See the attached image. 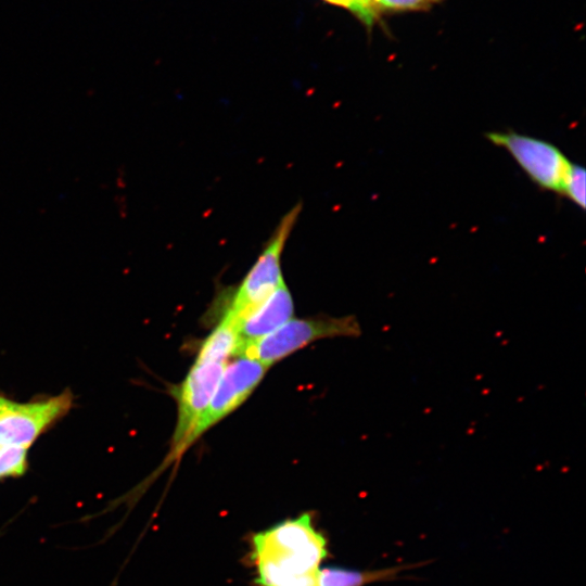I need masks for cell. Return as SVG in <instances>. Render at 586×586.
Returning <instances> with one entry per match:
<instances>
[{
    "label": "cell",
    "instance_id": "cell-7",
    "mask_svg": "<svg viewBox=\"0 0 586 586\" xmlns=\"http://www.w3.org/2000/svg\"><path fill=\"white\" fill-rule=\"evenodd\" d=\"M267 369L247 357H238L226 365L208 405L183 445V453L207 430L242 405L259 384Z\"/></svg>",
    "mask_w": 586,
    "mask_h": 586
},
{
    "label": "cell",
    "instance_id": "cell-9",
    "mask_svg": "<svg viewBox=\"0 0 586 586\" xmlns=\"http://www.w3.org/2000/svg\"><path fill=\"white\" fill-rule=\"evenodd\" d=\"M241 346L239 323L225 314L202 342L194 362H226L229 357H237Z\"/></svg>",
    "mask_w": 586,
    "mask_h": 586
},
{
    "label": "cell",
    "instance_id": "cell-12",
    "mask_svg": "<svg viewBox=\"0 0 586 586\" xmlns=\"http://www.w3.org/2000/svg\"><path fill=\"white\" fill-rule=\"evenodd\" d=\"M443 0H368L375 17L385 12L428 11Z\"/></svg>",
    "mask_w": 586,
    "mask_h": 586
},
{
    "label": "cell",
    "instance_id": "cell-15",
    "mask_svg": "<svg viewBox=\"0 0 586 586\" xmlns=\"http://www.w3.org/2000/svg\"><path fill=\"white\" fill-rule=\"evenodd\" d=\"M331 4H335V5H340V7H344V1L343 0H324Z\"/></svg>",
    "mask_w": 586,
    "mask_h": 586
},
{
    "label": "cell",
    "instance_id": "cell-2",
    "mask_svg": "<svg viewBox=\"0 0 586 586\" xmlns=\"http://www.w3.org/2000/svg\"><path fill=\"white\" fill-rule=\"evenodd\" d=\"M360 333V324L354 316L291 318L271 333L244 343L237 357H247L269 368L318 340L353 337L359 336Z\"/></svg>",
    "mask_w": 586,
    "mask_h": 586
},
{
    "label": "cell",
    "instance_id": "cell-11",
    "mask_svg": "<svg viewBox=\"0 0 586 586\" xmlns=\"http://www.w3.org/2000/svg\"><path fill=\"white\" fill-rule=\"evenodd\" d=\"M27 450L20 446H0V481L25 474L28 469Z\"/></svg>",
    "mask_w": 586,
    "mask_h": 586
},
{
    "label": "cell",
    "instance_id": "cell-6",
    "mask_svg": "<svg viewBox=\"0 0 586 586\" xmlns=\"http://www.w3.org/2000/svg\"><path fill=\"white\" fill-rule=\"evenodd\" d=\"M226 365V362H194L186 378L178 385L170 387V394L177 403V420L165 466L182 456L183 445L208 405Z\"/></svg>",
    "mask_w": 586,
    "mask_h": 586
},
{
    "label": "cell",
    "instance_id": "cell-1",
    "mask_svg": "<svg viewBox=\"0 0 586 586\" xmlns=\"http://www.w3.org/2000/svg\"><path fill=\"white\" fill-rule=\"evenodd\" d=\"M327 556V538L305 512L255 533L249 559L257 586H319Z\"/></svg>",
    "mask_w": 586,
    "mask_h": 586
},
{
    "label": "cell",
    "instance_id": "cell-5",
    "mask_svg": "<svg viewBox=\"0 0 586 586\" xmlns=\"http://www.w3.org/2000/svg\"><path fill=\"white\" fill-rule=\"evenodd\" d=\"M486 138L507 150L538 187L562 194L572 163L553 144L513 131H492Z\"/></svg>",
    "mask_w": 586,
    "mask_h": 586
},
{
    "label": "cell",
    "instance_id": "cell-4",
    "mask_svg": "<svg viewBox=\"0 0 586 586\" xmlns=\"http://www.w3.org/2000/svg\"><path fill=\"white\" fill-rule=\"evenodd\" d=\"M69 390L59 395L20 403L0 394V446L29 448L72 409Z\"/></svg>",
    "mask_w": 586,
    "mask_h": 586
},
{
    "label": "cell",
    "instance_id": "cell-3",
    "mask_svg": "<svg viewBox=\"0 0 586 586\" xmlns=\"http://www.w3.org/2000/svg\"><path fill=\"white\" fill-rule=\"evenodd\" d=\"M301 211L302 205L296 204L284 214L265 243L256 262L231 294L225 314L234 318L238 323L249 311L284 283L281 257Z\"/></svg>",
    "mask_w": 586,
    "mask_h": 586
},
{
    "label": "cell",
    "instance_id": "cell-10",
    "mask_svg": "<svg viewBox=\"0 0 586 586\" xmlns=\"http://www.w3.org/2000/svg\"><path fill=\"white\" fill-rule=\"evenodd\" d=\"M413 564L392 566L379 570H354L340 566L320 569L319 586H365L375 582L396 579L403 570Z\"/></svg>",
    "mask_w": 586,
    "mask_h": 586
},
{
    "label": "cell",
    "instance_id": "cell-13",
    "mask_svg": "<svg viewBox=\"0 0 586 586\" xmlns=\"http://www.w3.org/2000/svg\"><path fill=\"white\" fill-rule=\"evenodd\" d=\"M585 169L572 164L564 181L562 194L566 195L574 204L585 208Z\"/></svg>",
    "mask_w": 586,
    "mask_h": 586
},
{
    "label": "cell",
    "instance_id": "cell-14",
    "mask_svg": "<svg viewBox=\"0 0 586 586\" xmlns=\"http://www.w3.org/2000/svg\"><path fill=\"white\" fill-rule=\"evenodd\" d=\"M344 8L351 10L364 24L371 26L375 21L368 0H343Z\"/></svg>",
    "mask_w": 586,
    "mask_h": 586
},
{
    "label": "cell",
    "instance_id": "cell-8",
    "mask_svg": "<svg viewBox=\"0 0 586 586\" xmlns=\"http://www.w3.org/2000/svg\"><path fill=\"white\" fill-rule=\"evenodd\" d=\"M293 311L292 295L285 283H282L239 322L242 345L271 333L290 320Z\"/></svg>",
    "mask_w": 586,
    "mask_h": 586
}]
</instances>
